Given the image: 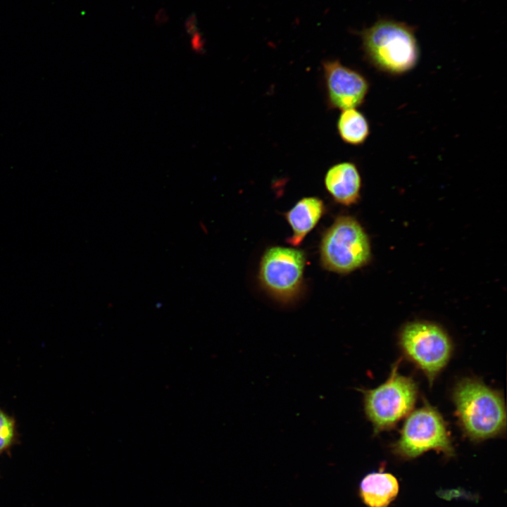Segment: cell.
Segmentation results:
<instances>
[{
	"label": "cell",
	"instance_id": "1",
	"mask_svg": "<svg viewBox=\"0 0 507 507\" xmlns=\"http://www.w3.org/2000/svg\"><path fill=\"white\" fill-rule=\"evenodd\" d=\"M359 35L365 61L380 73L401 76L419 61L415 29L406 23L380 19Z\"/></svg>",
	"mask_w": 507,
	"mask_h": 507
},
{
	"label": "cell",
	"instance_id": "2",
	"mask_svg": "<svg viewBox=\"0 0 507 507\" xmlns=\"http://www.w3.org/2000/svg\"><path fill=\"white\" fill-rule=\"evenodd\" d=\"M456 413L464 433L473 441L501 434L506 415L501 394L477 379L465 378L453 392Z\"/></svg>",
	"mask_w": 507,
	"mask_h": 507
},
{
	"label": "cell",
	"instance_id": "3",
	"mask_svg": "<svg viewBox=\"0 0 507 507\" xmlns=\"http://www.w3.org/2000/svg\"><path fill=\"white\" fill-rule=\"evenodd\" d=\"M321 266L330 272L349 274L371 259L369 237L353 216L338 215L323 233L320 243Z\"/></svg>",
	"mask_w": 507,
	"mask_h": 507
},
{
	"label": "cell",
	"instance_id": "4",
	"mask_svg": "<svg viewBox=\"0 0 507 507\" xmlns=\"http://www.w3.org/2000/svg\"><path fill=\"white\" fill-rule=\"evenodd\" d=\"M399 361L392 366L389 378L372 389H360L363 395L364 411L374 433L393 427L413 409L418 395L414 380L398 372Z\"/></svg>",
	"mask_w": 507,
	"mask_h": 507
},
{
	"label": "cell",
	"instance_id": "5",
	"mask_svg": "<svg viewBox=\"0 0 507 507\" xmlns=\"http://www.w3.org/2000/svg\"><path fill=\"white\" fill-rule=\"evenodd\" d=\"M306 254L302 249L271 246L261 256L258 281L272 297L282 303L292 302L303 291Z\"/></svg>",
	"mask_w": 507,
	"mask_h": 507
},
{
	"label": "cell",
	"instance_id": "6",
	"mask_svg": "<svg viewBox=\"0 0 507 507\" xmlns=\"http://www.w3.org/2000/svg\"><path fill=\"white\" fill-rule=\"evenodd\" d=\"M393 450L407 459L416 458L430 450L442 452L447 456L454 453L442 415L427 402L407 418Z\"/></svg>",
	"mask_w": 507,
	"mask_h": 507
},
{
	"label": "cell",
	"instance_id": "7",
	"mask_svg": "<svg viewBox=\"0 0 507 507\" xmlns=\"http://www.w3.org/2000/svg\"><path fill=\"white\" fill-rule=\"evenodd\" d=\"M400 346L405 355L426 375L430 384L448 363L452 344L439 326L429 322L407 323L401 330Z\"/></svg>",
	"mask_w": 507,
	"mask_h": 507
},
{
	"label": "cell",
	"instance_id": "8",
	"mask_svg": "<svg viewBox=\"0 0 507 507\" xmlns=\"http://www.w3.org/2000/svg\"><path fill=\"white\" fill-rule=\"evenodd\" d=\"M326 102L331 109L346 110L361 106L370 90L367 77L339 60L322 63Z\"/></svg>",
	"mask_w": 507,
	"mask_h": 507
},
{
	"label": "cell",
	"instance_id": "9",
	"mask_svg": "<svg viewBox=\"0 0 507 507\" xmlns=\"http://www.w3.org/2000/svg\"><path fill=\"white\" fill-rule=\"evenodd\" d=\"M324 185L339 204L350 206L361 199L362 178L356 164L353 162L343 161L332 165L325 175Z\"/></svg>",
	"mask_w": 507,
	"mask_h": 507
},
{
	"label": "cell",
	"instance_id": "10",
	"mask_svg": "<svg viewBox=\"0 0 507 507\" xmlns=\"http://www.w3.org/2000/svg\"><path fill=\"white\" fill-rule=\"evenodd\" d=\"M325 211L324 201L317 196L303 197L298 201L283 214L292 231V235L287 242L294 246H299Z\"/></svg>",
	"mask_w": 507,
	"mask_h": 507
},
{
	"label": "cell",
	"instance_id": "11",
	"mask_svg": "<svg viewBox=\"0 0 507 507\" xmlns=\"http://www.w3.org/2000/svg\"><path fill=\"white\" fill-rule=\"evenodd\" d=\"M398 492V481L388 472L368 473L359 484L360 497L368 507H387L395 499Z\"/></svg>",
	"mask_w": 507,
	"mask_h": 507
},
{
	"label": "cell",
	"instance_id": "12",
	"mask_svg": "<svg viewBox=\"0 0 507 507\" xmlns=\"http://www.w3.org/2000/svg\"><path fill=\"white\" fill-rule=\"evenodd\" d=\"M337 129L342 140L352 146L362 145L370 134L368 120L357 108L343 110L338 118Z\"/></svg>",
	"mask_w": 507,
	"mask_h": 507
},
{
	"label": "cell",
	"instance_id": "13",
	"mask_svg": "<svg viewBox=\"0 0 507 507\" xmlns=\"http://www.w3.org/2000/svg\"><path fill=\"white\" fill-rule=\"evenodd\" d=\"M15 434L13 419L0 409V453L12 445Z\"/></svg>",
	"mask_w": 507,
	"mask_h": 507
},
{
	"label": "cell",
	"instance_id": "14",
	"mask_svg": "<svg viewBox=\"0 0 507 507\" xmlns=\"http://www.w3.org/2000/svg\"><path fill=\"white\" fill-rule=\"evenodd\" d=\"M191 35L192 49L196 52H202V51H204V42L201 35L197 31Z\"/></svg>",
	"mask_w": 507,
	"mask_h": 507
}]
</instances>
